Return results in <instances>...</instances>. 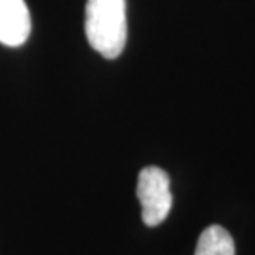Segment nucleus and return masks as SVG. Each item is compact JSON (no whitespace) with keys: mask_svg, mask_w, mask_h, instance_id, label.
I'll return each mask as SVG.
<instances>
[{"mask_svg":"<svg viewBox=\"0 0 255 255\" xmlns=\"http://www.w3.org/2000/svg\"><path fill=\"white\" fill-rule=\"evenodd\" d=\"M88 43L105 58H118L128 37L126 0H88L85 8Z\"/></svg>","mask_w":255,"mask_h":255,"instance_id":"1","label":"nucleus"},{"mask_svg":"<svg viewBox=\"0 0 255 255\" xmlns=\"http://www.w3.org/2000/svg\"><path fill=\"white\" fill-rule=\"evenodd\" d=\"M136 196L141 204V217L147 227H156L166 221L172 207L171 181L166 171L147 166L137 177Z\"/></svg>","mask_w":255,"mask_h":255,"instance_id":"2","label":"nucleus"},{"mask_svg":"<svg viewBox=\"0 0 255 255\" xmlns=\"http://www.w3.org/2000/svg\"><path fill=\"white\" fill-rule=\"evenodd\" d=\"M32 22L25 0H0V43L20 47L27 42Z\"/></svg>","mask_w":255,"mask_h":255,"instance_id":"3","label":"nucleus"},{"mask_svg":"<svg viewBox=\"0 0 255 255\" xmlns=\"http://www.w3.org/2000/svg\"><path fill=\"white\" fill-rule=\"evenodd\" d=\"M194 255H236L234 239L221 226H209L199 236Z\"/></svg>","mask_w":255,"mask_h":255,"instance_id":"4","label":"nucleus"}]
</instances>
